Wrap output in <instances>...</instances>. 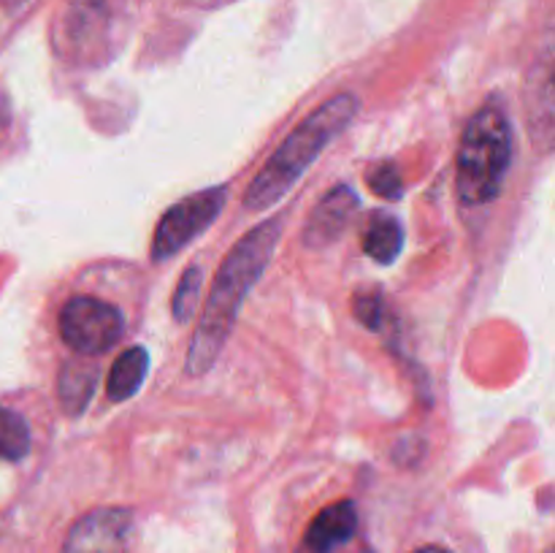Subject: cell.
I'll return each instance as SVG.
<instances>
[{
    "label": "cell",
    "mask_w": 555,
    "mask_h": 553,
    "mask_svg": "<svg viewBox=\"0 0 555 553\" xmlns=\"http://www.w3.org/2000/svg\"><path fill=\"white\" fill-rule=\"evenodd\" d=\"M280 236L282 217H274V220L260 222L244 239H238L236 247L225 255L215 276V285L209 291V301H206L204 314H201L198 329L193 334V345L188 350V361H184L188 363V374L198 377V374L209 372L215 366L217 356L222 352L228 334L236 323L244 296L253 291L258 276L269 266Z\"/></svg>",
    "instance_id": "1"
},
{
    "label": "cell",
    "mask_w": 555,
    "mask_h": 553,
    "mask_svg": "<svg viewBox=\"0 0 555 553\" xmlns=\"http://www.w3.org/2000/svg\"><path fill=\"white\" fill-rule=\"evenodd\" d=\"M358 98L352 92L331 98L328 103L309 114L291 136L280 144V150L269 157L258 177L244 193V209L263 211L282 198L309 166L318 160L320 152L352 123L358 114Z\"/></svg>",
    "instance_id": "2"
},
{
    "label": "cell",
    "mask_w": 555,
    "mask_h": 553,
    "mask_svg": "<svg viewBox=\"0 0 555 553\" xmlns=\"http://www.w3.org/2000/svg\"><path fill=\"white\" fill-rule=\"evenodd\" d=\"M513 157L509 123L496 106H486L469 119L461 136L455 188L464 204L482 206L493 201L507 177Z\"/></svg>",
    "instance_id": "3"
},
{
    "label": "cell",
    "mask_w": 555,
    "mask_h": 553,
    "mask_svg": "<svg viewBox=\"0 0 555 553\" xmlns=\"http://www.w3.org/2000/svg\"><path fill=\"white\" fill-rule=\"evenodd\" d=\"M122 314L114 304L92 296H74L60 312V336L79 356H101L122 336Z\"/></svg>",
    "instance_id": "4"
},
{
    "label": "cell",
    "mask_w": 555,
    "mask_h": 553,
    "mask_svg": "<svg viewBox=\"0 0 555 553\" xmlns=\"http://www.w3.org/2000/svg\"><path fill=\"white\" fill-rule=\"evenodd\" d=\"M222 204H225V190L211 188L201 190V193L190 195V198L171 206L155 228L152 260L160 263V260L177 255L184 244L193 242L209 222H215V217L222 211Z\"/></svg>",
    "instance_id": "5"
},
{
    "label": "cell",
    "mask_w": 555,
    "mask_h": 553,
    "mask_svg": "<svg viewBox=\"0 0 555 553\" xmlns=\"http://www.w3.org/2000/svg\"><path fill=\"white\" fill-rule=\"evenodd\" d=\"M133 515L122 507H98L70 526L60 553H125Z\"/></svg>",
    "instance_id": "6"
},
{
    "label": "cell",
    "mask_w": 555,
    "mask_h": 553,
    "mask_svg": "<svg viewBox=\"0 0 555 553\" xmlns=\"http://www.w3.org/2000/svg\"><path fill=\"white\" fill-rule=\"evenodd\" d=\"M358 209V195L350 188H334L320 198L314 211L309 215L307 228H304V242L307 247L320 249L334 244L347 226L352 222Z\"/></svg>",
    "instance_id": "7"
},
{
    "label": "cell",
    "mask_w": 555,
    "mask_h": 553,
    "mask_svg": "<svg viewBox=\"0 0 555 553\" xmlns=\"http://www.w3.org/2000/svg\"><path fill=\"white\" fill-rule=\"evenodd\" d=\"M358 535V510L350 499L345 502L328 504L314 515V520L307 529V545L309 553H336L345 545H350Z\"/></svg>",
    "instance_id": "8"
},
{
    "label": "cell",
    "mask_w": 555,
    "mask_h": 553,
    "mask_svg": "<svg viewBox=\"0 0 555 553\" xmlns=\"http://www.w3.org/2000/svg\"><path fill=\"white\" fill-rule=\"evenodd\" d=\"M146 363H150V356H146L144 347H128L122 356L114 361L112 372H108L106 380V394L112 401H125L130 396L139 394L141 383L146 377Z\"/></svg>",
    "instance_id": "9"
},
{
    "label": "cell",
    "mask_w": 555,
    "mask_h": 553,
    "mask_svg": "<svg viewBox=\"0 0 555 553\" xmlns=\"http://www.w3.org/2000/svg\"><path fill=\"white\" fill-rule=\"evenodd\" d=\"M98 383V369L87 361H68L60 372L57 380V394L60 404L65 407V412L76 415V412L85 410V404L90 401L92 390Z\"/></svg>",
    "instance_id": "10"
},
{
    "label": "cell",
    "mask_w": 555,
    "mask_h": 553,
    "mask_svg": "<svg viewBox=\"0 0 555 553\" xmlns=\"http://www.w3.org/2000/svg\"><path fill=\"white\" fill-rule=\"evenodd\" d=\"M404 244V228L396 217L377 215L363 231V253L377 263H393Z\"/></svg>",
    "instance_id": "11"
},
{
    "label": "cell",
    "mask_w": 555,
    "mask_h": 553,
    "mask_svg": "<svg viewBox=\"0 0 555 553\" xmlns=\"http://www.w3.org/2000/svg\"><path fill=\"white\" fill-rule=\"evenodd\" d=\"M30 450V432L22 415L0 407V459L20 461Z\"/></svg>",
    "instance_id": "12"
},
{
    "label": "cell",
    "mask_w": 555,
    "mask_h": 553,
    "mask_svg": "<svg viewBox=\"0 0 555 553\" xmlns=\"http://www.w3.org/2000/svg\"><path fill=\"white\" fill-rule=\"evenodd\" d=\"M198 291H201V269L198 266H193V269L184 271L182 282H179L177 293H173V318L188 320L190 314H193Z\"/></svg>",
    "instance_id": "13"
},
{
    "label": "cell",
    "mask_w": 555,
    "mask_h": 553,
    "mask_svg": "<svg viewBox=\"0 0 555 553\" xmlns=\"http://www.w3.org/2000/svg\"><path fill=\"white\" fill-rule=\"evenodd\" d=\"M366 182H369V188L374 190V193L383 195V198H390V201H399L401 190H404L399 171H396L390 163H379V166H374L372 171H369Z\"/></svg>",
    "instance_id": "14"
},
{
    "label": "cell",
    "mask_w": 555,
    "mask_h": 553,
    "mask_svg": "<svg viewBox=\"0 0 555 553\" xmlns=\"http://www.w3.org/2000/svg\"><path fill=\"white\" fill-rule=\"evenodd\" d=\"M383 298L377 293H358L356 301H352V312L361 320L366 329L377 331L383 325Z\"/></svg>",
    "instance_id": "15"
},
{
    "label": "cell",
    "mask_w": 555,
    "mask_h": 553,
    "mask_svg": "<svg viewBox=\"0 0 555 553\" xmlns=\"http://www.w3.org/2000/svg\"><path fill=\"white\" fill-rule=\"evenodd\" d=\"M415 553H448V551H444V548H439V545H426V548H421V551H415Z\"/></svg>",
    "instance_id": "16"
}]
</instances>
